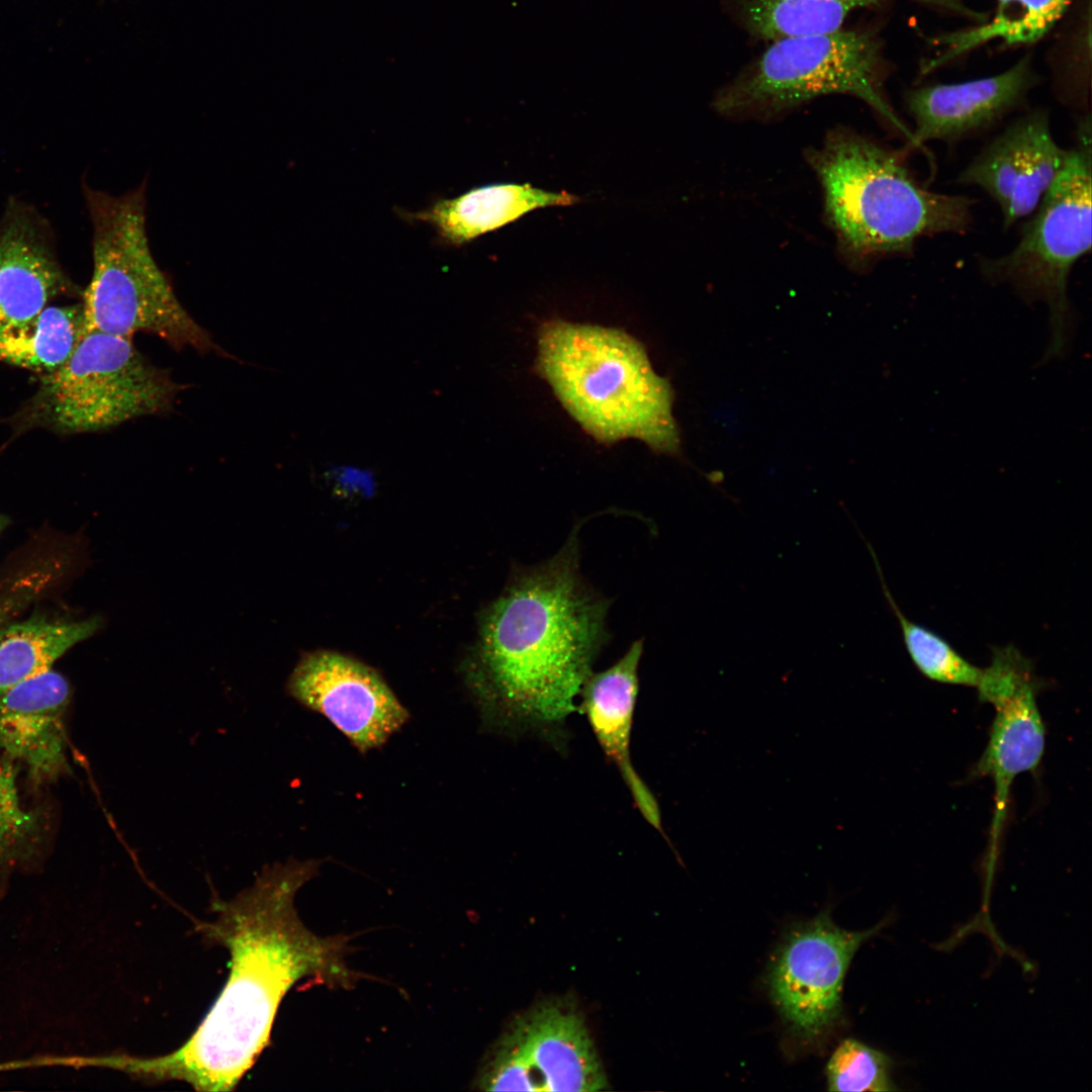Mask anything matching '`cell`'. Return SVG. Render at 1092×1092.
<instances>
[{"mask_svg": "<svg viewBox=\"0 0 1092 1092\" xmlns=\"http://www.w3.org/2000/svg\"><path fill=\"white\" fill-rule=\"evenodd\" d=\"M321 860L268 866L235 898L211 899L215 914L198 928L231 954L217 999L177 1050L155 1057L113 1055L103 1065L146 1083L180 1081L196 1091H233L270 1042L278 1008L299 981L354 987L362 974L349 968V937L318 936L300 920L298 890Z\"/></svg>", "mask_w": 1092, "mask_h": 1092, "instance_id": "6da1fadb", "label": "cell"}, {"mask_svg": "<svg viewBox=\"0 0 1092 1092\" xmlns=\"http://www.w3.org/2000/svg\"><path fill=\"white\" fill-rule=\"evenodd\" d=\"M577 534L549 560L518 569L483 612L466 667L484 723L553 735L608 640L610 603L584 583Z\"/></svg>", "mask_w": 1092, "mask_h": 1092, "instance_id": "7a4b0ae2", "label": "cell"}, {"mask_svg": "<svg viewBox=\"0 0 1092 1092\" xmlns=\"http://www.w3.org/2000/svg\"><path fill=\"white\" fill-rule=\"evenodd\" d=\"M537 371L579 426L600 443L638 439L676 454L673 390L628 333L553 320L538 333Z\"/></svg>", "mask_w": 1092, "mask_h": 1092, "instance_id": "3957f363", "label": "cell"}, {"mask_svg": "<svg viewBox=\"0 0 1092 1092\" xmlns=\"http://www.w3.org/2000/svg\"><path fill=\"white\" fill-rule=\"evenodd\" d=\"M812 163L828 218L857 261L905 256L923 237L971 224L972 199L924 188L897 155L855 133H832Z\"/></svg>", "mask_w": 1092, "mask_h": 1092, "instance_id": "277c9868", "label": "cell"}, {"mask_svg": "<svg viewBox=\"0 0 1092 1092\" xmlns=\"http://www.w3.org/2000/svg\"><path fill=\"white\" fill-rule=\"evenodd\" d=\"M93 274L82 303L84 332L131 338L149 333L174 348H215L187 312L149 245L146 182L122 195L88 189Z\"/></svg>", "mask_w": 1092, "mask_h": 1092, "instance_id": "5b68a950", "label": "cell"}, {"mask_svg": "<svg viewBox=\"0 0 1092 1092\" xmlns=\"http://www.w3.org/2000/svg\"><path fill=\"white\" fill-rule=\"evenodd\" d=\"M887 65L874 32L838 29L772 40L720 91L715 107L728 115H769L816 97L861 99L914 145L913 132L885 95Z\"/></svg>", "mask_w": 1092, "mask_h": 1092, "instance_id": "8992f818", "label": "cell"}, {"mask_svg": "<svg viewBox=\"0 0 1092 1092\" xmlns=\"http://www.w3.org/2000/svg\"><path fill=\"white\" fill-rule=\"evenodd\" d=\"M178 390L131 338L84 332L70 359L42 375L33 413L64 433L96 432L166 411Z\"/></svg>", "mask_w": 1092, "mask_h": 1092, "instance_id": "52a82bcc", "label": "cell"}, {"mask_svg": "<svg viewBox=\"0 0 1092 1092\" xmlns=\"http://www.w3.org/2000/svg\"><path fill=\"white\" fill-rule=\"evenodd\" d=\"M1090 118L1079 126L1077 146L1023 228L1013 250L985 259L984 273L1010 283L1053 307L1066 305L1074 264L1091 248Z\"/></svg>", "mask_w": 1092, "mask_h": 1092, "instance_id": "ba28073f", "label": "cell"}, {"mask_svg": "<svg viewBox=\"0 0 1092 1092\" xmlns=\"http://www.w3.org/2000/svg\"><path fill=\"white\" fill-rule=\"evenodd\" d=\"M882 926L847 931L823 911L786 934L770 967L769 986L793 1033L815 1040L833 1027L840 1017L842 984L850 961Z\"/></svg>", "mask_w": 1092, "mask_h": 1092, "instance_id": "9c48e42d", "label": "cell"}, {"mask_svg": "<svg viewBox=\"0 0 1092 1092\" xmlns=\"http://www.w3.org/2000/svg\"><path fill=\"white\" fill-rule=\"evenodd\" d=\"M287 691L326 717L361 753L383 745L410 718L375 669L336 651L303 655L288 678Z\"/></svg>", "mask_w": 1092, "mask_h": 1092, "instance_id": "30bf717a", "label": "cell"}, {"mask_svg": "<svg viewBox=\"0 0 1092 1092\" xmlns=\"http://www.w3.org/2000/svg\"><path fill=\"white\" fill-rule=\"evenodd\" d=\"M1069 150L1055 141L1049 114L1027 113L991 141L958 182L983 189L998 204L1005 228L1030 215L1065 165Z\"/></svg>", "mask_w": 1092, "mask_h": 1092, "instance_id": "8fae6325", "label": "cell"}, {"mask_svg": "<svg viewBox=\"0 0 1092 1092\" xmlns=\"http://www.w3.org/2000/svg\"><path fill=\"white\" fill-rule=\"evenodd\" d=\"M1035 84L1026 56L993 76L909 91L906 104L915 121L914 146L954 142L989 127L1017 107Z\"/></svg>", "mask_w": 1092, "mask_h": 1092, "instance_id": "7c38bea8", "label": "cell"}, {"mask_svg": "<svg viewBox=\"0 0 1092 1092\" xmlns=\"http://www.w3.org/2000/svg\"><path fill=\"white\" fill-rule=\"evenodd\" d=\"M69 701L67 679L52 668L0 695V754L24 765L34 785L69 770L65 732Z\"/></svg>", "mask_w": 1092, "mask_h": 1092, "instance_id": "4fadbf2b", "label": "cell"}, {"mask_svg": "<svg viewBox=\"0 0 1092 1092\" xmlns=\"http://www.w3.org/2000/svg\"><path fill=\"white\" fill-rule=\"evenodd\" d=\"M531 1070L539 1091L594 1092L608 1086L606 1074L579 1011L548 1001L517 1017L507 1028Z\"/></svg>", "mask_w": 1092, "mask_h": 1092, "instance_id": "5bb4252c", "label": "cell"}, {"mask_svg": "<svg viewBox=\"0 0 1092 1092\" xmlns=\"http://www.w3.org/2000/svg\"><path fill=\"white\" fill-rule=\"evenodd\" d=\"M66 287L40 220L24 208L8 210L0 228V335L34 320Z\"/></svg>", "mask_w": 1092, "mask_h": 1092, "instance_id": "9a60e30c", "label": "cell"}, {"mask_svg": "<svg viewBox=\"0 0 1092 1092\" xmlns=\"http://www.w3.org/2000/svg\"><path fill=\"white\" fill-rule=\"evenodd\" d=\"M642 652L643 640H637L612 666L598 673L592 672L579 693L580 710L586 716L604 753L620 770L637 808L669 843L662 829L658 803L635 771L630 757Z\"/></svg>", "mask_w": 1092, "mask_h": 1092, "instance_id": "2e32d148", "label": "cell"}, {"mask_svg": "<svg viewBox=\"0 0 1092 1092\" xmlns=\"http://www.w3.org/2000/svg\"><path fill=\"white\" fill-rule=\"evenodd\" d=\"M1041 687L1042 680L1035 676L986 700L996 714L976 771L991 778L995 785L994 837L999 833L1012 782L1019 774L1034 769L1043 755L1045 731L1036 704Z\"/></svg>", "mask_w": 1092, "mask_h": 1092, "instance_id": "e0dca14e", "label": "cell"}, {"mask_svg": "<svg viewBox=\"0 0 1092 1092\" xmlns=\"http://www.w3.org/2000/svg\"><path fill=\"white\" fill-rule=\"evenodd\" d=\"M576 201L578 197L565 191H547L526 183H498L438 200L419 211L402 210L401 216L429 223L445 243L462 246L535 209L571 205Z\"/></svg>", "mask_w": 1092, "mask_h": 1092, "instance_id": "ac0fdd59", "label": "cell"}, {"mask_svg": "<svg viewBox=\"0 0 1092 1092\" xmlns=\"http://www.w3.org/2000/svg\"><path fill=\"white\" fill-rule=\"evenodd\" d=\"M890 0H741L738 15L753 36L776 40L842 28L853 11ZM980 19L964 0H910Z\"/></svg>", "mask_w": 1092, "mask_h": 1092, "instance_id": "d6986e66", "label": "cell"}, {"mask_svg": "<svg viewBox=\"0 0 1092 1092\" xmlns=\"http://www.w3.org/2000/svg\"><path fill=\"white\" fill-rule=\"evenodd\" d=\"M995 12L985 22L944 32L932 42L940 52L923 65V73L992 40L1004 46H1028L1044 37L1068 11L1073 0H995Z\"/></svg>", "mask_w": 1092, "mask_h": 1092, "instance_id": "ffe728a7", "label": "cell"}, {"mask_svg": "<svg viewBox=\"0 0 1092 1092\" xmlns=\"http://www.w3.org/2000/svg\"><path fill=\"white\" fill-rule=\"evenodd\" d=\"M101 624L99 617L73 622L31 618L0 627V695L51 669L59 657L91 637Z\"/></svg>", "mask_w": 1092, "mask_h": 1092, "instance_id": "44dd1931", "label": "cell"}, {"mask_svg": "<svg viewBox=\"0 0 1092 1092\" xmlns=\"http://www.w3.org/2000/svg\"><path fill=\"white\" fill-rule=\"evenodd\" d=\"M83 334L82 304L46 307L28 324L0 335V361L49 374L70 359Z\"/></svg>", "mask_w": 1092, "mask_h": 1092, "instance_id": "7402d4cb", "label": "cell"}, {"mask_svg": "<svg viewBox=\"0 0 1092 1092\" xmlns=\"http://www.w3.org/2000/svg\"><path fill=\"white\" fill-rule=\"evenodd\" d=\"M864 542L878 571L886 600L898 619L907 652L917 669L937 682L976 687L982 668L968 661L944 638L903 614L886 585L873 547L868 541Z\"/></svg>", "mask_w": 1092, "mask_h": 1092, "instance_id": "603a6c76", "label": "cell"}, {"mask_svg": "<svg viewBox=\"0 0 1092 1092\" xmlns=\"http://www.w3.org/2000/svg\"><path fill=\"white\" fill-rule=\"evenodd\" d=\"M17 768L14 761L0 754V870L32 861L44 833L40 811L21 804Z\"/></svg>", "mask_w": 1092, "mask_h": 1092, "instance_id": "cb8c5ba5", "label": "cell"}, {"mask_svg": "<svg viewBox=\"0 0 1092 1092\" xmlns=\"http://www.w3.org/2000/svg\"><path fill=\"white\" fill-rule=\"evenodd\" d=\"M893 1062L856 1039L842 1040L826 1066L829 1091H893Z\"/></svg>", "mask_w": 1092, "mask_h": 1092, "instance_id": "d4e9b609", "label": "cell"}, {"mask_svg": "<svg viewBox=\"0 0 1092 1092\" xmlns=\"http://www.w3.org/2000/svg\"><path fill=\"white\" fill-rule=\"evenodd\" d=\"M18 608V601L15 598H9L0 603V627L8 623L12 613Z\"/></svg>", "mask_w": 1092, "mask_h": 1092, "instance_id": "484cf974", "label": "cell"}, {"mask_svg": "<svg viewBox=\"0 0 1092 1092\" xmlns=\"http://www.w3.org/2000/svg\"><path fill=\"white\" fill-rule=\"evenodd\" d=\"M5 523H6L5 519H4L3 517H1V516H0V530H1L2 528H3V526L5 525Z\"/></svg>", "mask_w": 1092, "mask_h": 1092, "instance_id": "4316f807", "label": "cell"}]
</instances>
